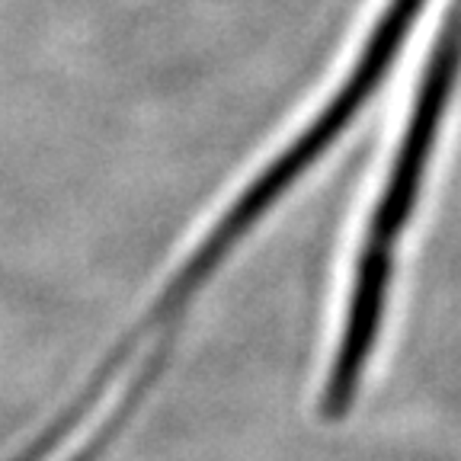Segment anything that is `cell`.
I'll use <instances>...</instances> for the list:
<instances>
[{"instance_id": "cell-1", "label": "cell", "mask_w": 461, "mask_h": 461, "mask_svg": "<svg viewBox=\"0 0 461 461\" xmlns=\"http://www.w3.org/2000/svg\"><path fill=\"white\" fill-rule=\"evenodd\" d=\"M420 7H423V0H394V7L388 10L382 26L375 29V36H372V42H368V51H366V58H362V65L353 71V77L346 80L339 96L324 109V113L317 115V122L311 125V129L304 131V135L298 138V141L292 144V148H288V151L282 154V158L276 160V164L269 167V170L263 173L244 195H240L238 205H234V209L228 212V218L215 228V234L209 238L205 250L195 253V259H193L195 267L212 273V267L228 253V247L234 244V240H238L240 234H244V230L269 209V205H273L276 195L295 180L298 173H302L304 167H308L311 160H314L317 154L324 151L327 144L346 129V122L359 113V106L368 100V94L378 86V80L384 77L388 65L394 61L397 45H401V39L407 36V29H411L413 16L420 14Z\"/></svg>"}, {"instance_id": "cell-2", "label": "cell", "mask_w": 461, "mask_h": 461, "mask_svg": "<svg viewBox=\"0 0 461 461\" xmlns=\"http://www.w3.org/2000/svg\"><path fill=\"white\" fill-rule=\"evenodd\" d=\"M458 61H461V7L455 10L446 32H442V42H439V49H436L429 71H426L423 90H420V103H417V109H413L411 129H407L401 154H397V160H394V170H391V183H388V189H384L382 202H378V212H375V218H372V230H368L359 273H356V288H353V298L359 304H366V308L384 304L391 253H394L401 228L413 209V199H417L420 176H423L426 158H429L436 125H439V115H442V109H446L448 90H452L455 71H458Z\"/></svg>"}]
</instances>
